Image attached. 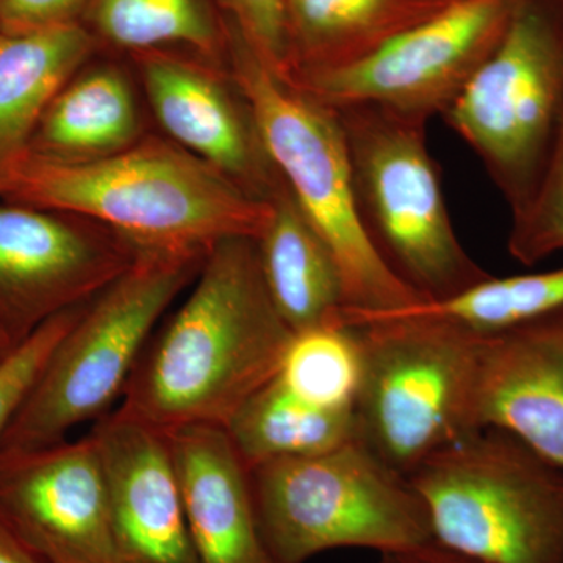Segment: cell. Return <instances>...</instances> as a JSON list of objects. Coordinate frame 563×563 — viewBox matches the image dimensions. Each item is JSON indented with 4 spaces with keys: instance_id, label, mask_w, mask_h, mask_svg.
Wrapping results in <instances>:
<instances>
[{
    "instance_id": "5b68a950",
    "label": "cell",
    "mask_w": 563,
    "mask_h": 563,
    "mask_svg": "<svg viewBox=\"0 0 563 563\" xmlns=\"http://www.w3.org/2000/svg\"><path fill=\"white\" fill-rule=\"evenodd\" d=\"M409 479L444 550L477 563H563V470L517 437L466 433Z\"/></svg>"
},
{
    "instance_id": "44dd1931",
    "label": "cell",
    "mask_w": 563,
    "mask_h": 563,
    "mask_svg": "<svg viewBox=\"0 0 563 563\" xmlns=\"http://www.w3.org/2000/svg\"><path fill=\"white\" fill-rule=\"evenodd\" d=\"M246 468L313 457L355 437L354 410H331L302 401L277 379L258 388L225 426Z\"/></svg>"
},
{
    "instance_id": "30bf717a",
    "label": "cell",
    "mask_w": 563,
    "mask_h": 563,
    "mask_svg": "<svg viewBox=\"0 0 563 563\" xmlns=\"http://www.w3.org/2000/svg\"><path fill=\"white\" fill-rule=\"evenodd\" d=\"M517 0H457L339 68L287 80L332 110L377 107L428 121L443 117L506 31Z\"/></svg>"
},
{
    "instance_id": "ba28073f",
    "label": "cell",
    "mask_w": 563,
    "mask_h": 563,
    "mask_svg": "<svg viewBox=\"0 0 563 563\" xmlns=\"http://www.w3.org/2000/svg\"><path fill=\"white\" fill-rule=\"evenodd\" d=\"M355 329L362 351L358 442L409 476L429 455L479 431L474 391L483 336L417 318Z\"/></svg>"
},
{
    "instance_id": "f546056e",
    "label": "cell",
    "mask_w": 563,
    "mask_h": 563,
    "mask_svg": "<svg viewBox=\"0 0 563 563\" xmlns=\"http://www.w3.org/2000/svg\"><path fill=\"white\" fill-rule=\"evenodd\" d=\"M0 563H47L0 517Z\"/></svg>"
},
{
    "instance_id": "d6986e66",
    "label": "cell",
    "mask_w": 563,
    "mask_h": 563,
    "mask_svg": "<svg viewBox=\"0 0 563 563\" xmlns=\"http://www.w3.org/2000/svg\"><path fill=\"white\" fill-rule=\"evenodd\" d=\"M451 0H285L291 74L339 68L372 54ZM285 80V81H287Z\"/></svg>"
},
{
    "instance_id": "ac0fdd59",
    "label": "cell",
    "mask_w": 563,
    "mask_h": 563,
    "mask_svg": "<svg viewBox=\"0 0 563 563\" xmlns=\"http://www.w3.org/2000/svg\"><path fill=\"white\" fill-rule=\"evenodd\" d=\"M95 41L76 24L0 32V177L31 147L55 96L77 73Z\"/></svg>"
},
{
    "instance_id": "277c9868",
    "label": "cell",
    "mask_w": 563,
    "mask_h": 563,
    "mask_svg": "<svg viewBox=\"0 0 563 563\" xmlns=\"http://www.w3.org/2000/svg\"><path fill=\"white\" fill-rule=\"evenodd\" d=\"M206 255L136 251L135 258L85 307L55 346L27 399L10 422L0 454L68 440L122 399L152 333Z\"/></svg>"
},
{
    "instance_id": "4fadbf2b",
    "label": "cell",
    "mask_w": 563,
    "mask_h": 563,
    "mask_svg": "<svg viewBox=\"0 0 563 563\" xmlns=\"http://www.w3.org/2000/svg\"><path fill=\"white\" fill-rule=\"evenodd\" d=\"M121 563H199L168 433L120 409L96 421Z\"/></svg>"
},
{
    "instance_id": "4dcf8cb0",
    "label": "cell",
    "mask_w": 563,
    "mask_h": 563,
    "mask_svg": "<svg viewBox=\"0 0 563 563\" xmlns=\"http://www.w3.org/2000/svg\"><path fill=\"white\" fill-rule=\"evenodd\" d=\"M18 342H14L13 339L3 331H0V365L13 354V351L18 347Z\"/></svg>"
},
{
    "instance_id": "2e32d148",
    "label": "cell",
    "mask_w": 563,
    "mask_h": 563,
    "mask_svg": "<svg viewBox=\"0 0 563 563\" xmlns=\"http://www.w3.org/2000/svg\"><path fill=\"white\" fill-rule=\"evenodd\" d=\"M199 563H276L263 540L251 473L224 428L169 432Z\"/></svg>"
},
{
    "instance_id": "d4e9b609",
    "label": "cell",
    "mask_w": 563,
    "mask_h": 563,
    "mask_svg": "<svg viewBox=\"0 0 563 563\" xmlns=\"http://www.w3.org/2000/svg\"><path fill=\"white\" fill-rule=\"evenodd\" d=\"M507 250L528 266L563 251V125L531 198L512 211Z\"/></svg>"
},
{
    "instance_id": "f1b7e54d",
    "label": "cell",
    "mask_w": 563,
    "mask_h": 563,
    "mask_svg": "<svg viewBox=\"0 0 563 563\" xmlns=\"http://www.w3.org/2000/svg\"><path fill=\"white\" fill-rule=\"evenodd\" d=\"M379 563H477L470 561L444 550L437 543L422 544V547L412 548V550L395 551V553L380 554Z\"/></svg>"
},
{
    "instance_id": "3957f363",
    "label": "cell",
    "mask_w": 563,
    "mask_h": 563,
    "mask_svg": "<svg viewBox=\"0 0 563 563\" xmlns=\"http://www.w3.org/2000/svg\"><path fill=\"white\" fill-rule=\"evenodd\" d=\"M231 79L274 169L339 263L346 306L336 321L424 301L374 246L358 214L339 113L266 68L233 25L225 33Z\"/></svg>"
},
{
    "instance_id": "6da1fadb",
    "label": "cell",
    "mask_w": 563,
    "mask_h": 563,
    "mask_svg": "<svg viewBox=\"0 0 563 563\" xmlns=\"http://www.w3.org/2000/svg\"><path fill=\"white\" fill-rule=\"evenodd\" d=\"M292 332L274 309L255 239L211 247L187 299L155 329L121 409L162 432L225 428L279 373Z\"/></svg>"
},
{
    "instance_id": "7402d4cb",
    "label": "cell",
    "mask_w": 563,
    "mask_h": 563,
    "mask_svg": "<svg viewBox=\"0 0 563 563\" xmlns=\"http://www.w3.org/2000/svg\"><path fill=\"white\" fill-rule=\"evenodd\" d=\"M561 306L563 268L509 277H495L490 274L487 279L448 298L424 299L395 312L352 318L340 324L361 328L368 322L391 318H417L442 322L459 331L487 339L512 331Z\"/></svg>"
},
{
    "instance_id": "52a82bcc",
    "label": "cell",
    "mask_w": 563,
    "mask_h": 563,
    "mask_svg": "<svg viewBox=\"0 0 563 563\" xmlns=\"http://www.w3.org/2000/svg\"><path fill=\"white\" fill-rule=\"evenodd\" d=\"M342 121L358 214L387 265L424 299L487 279L462 246L428 147V121L377 107L335 110Z\"/></svg>"
},
{
    "instance_id": "ffe728a7",
    "label": "cell",
    "mask_w": 563,
    "mask_h": 563,
    "mask_svg": "<svg viewBox=\"0 0 563 563\" xmlns=\"http://www.w3.org/2000/svg\"><path fill=\"white\" fill-rule=\"evenodd\" d=\"M140 129L139 106L121 70H79L47 107L29 152L55 161H95L139 143Z\"/></svg>"
},
{
    "instance_id": "cb8c5ba5",
    "label": "cell",
    "mask_w": 563,
    "mask_h": 563,
    "mask_svg": "<svg viewBox=\"0 0 563 563\" xmlns=\"http://www.w3.org/2000/svg\"><path fill=\"white\" fill-rule=\"evenodd\" d=\"M362 376L357 329L324 324L292 333L277 379L302 401L354 410Z\"/></svg>"
},
{
    "instance_id": "603a6c76",
    "label": "cell",
    "mask_w": 563,
    "mask_h": 563,
    "mask_svg": "<svg viewBox=\"0 0 563 563\" xmlns=\"http://www.w3.org/2000/svg\"><path fill=\"white\" fill-rule=\"evenodd\" d=\"M91 20L103 38L124 49L157 51L184 44L217 58L221 33L203 0H90Z\"/></svg>"
},
{
    "instance_id": "8fae6325",
    "label": "cell",
    "mask_w": 563,
    "mask_h": 563,
    "mask_svg": "<svg viewBox=\"0 0 563 563\" xmlns=\"http://www.w3.org/2000/svg\"><path fill=\"white\" fill-rule=\"evenodd\" d=\"M136 251L101 225L27 203L0 202V331L21 343L91 301Z\"/></svg>"
},
{
    "instance_id": "5bb4252c",
    "label": "cell",
    "mask_w": 563,
    "mask_h": 563,
    "mask_svg": "<svg viewBox=\"0 0 563 563\" xmlns=\"http://www.w3.org/2000/svg\"><path fill=\"white\" fill-rule=\"evenodd\" d=\"M140 69L154 117L174 144L268 199L279 174L240 91L233 95L214 70L161 51L141 52Z\"/></svg>"
},
{
    "instance_id": "83f0119b",
    "label": "cell",
    "mask_w": 563,
    "mask_h": 563,
    "mask_svg": "<svg viewBox=\"0 0 563 563\" xmlns=\"http://www.w3.org/2000/svg\"><path fill=\"white\" fill-rule=\"evenodd\" d=\"M90 0H0V32L44 31L76 24Z\"/></svg>"
},
{
    "instance_id": "9a60e30c",
    "label": "cell",
    "mask_w": 563,
    "mask_h": 563,
    "mask_svg": "<svg viewBox=\"0 0 563 563\" xmlns=\"http://www.w3.org/2000/svg\"><path fill=\"white\" fill-rule=\"evenodd\" d=\"M476 429H499L563 470V306L483 339Z\"/></svg>"
},
{
    "instance_id": "e0dca14e",
    "label": "cell",
    "mask_w": 563,
    "mask_h": 563,
    "mask_svg": "<svg viewBox=\"0 0 563 563\" xmlns=\"http://www.w3.org/2000/svg\"><path fill=\"white\" fill-rule=\"evenodd\" d=\"M268 201L255 244L274 309L292 333L332 324L346 306L339 263L280 176Z\"/></svg>"
},
{
    "instance_id": "484cf974",
    "label": "cell",
    "mask_w": 563,
    "mask_h": 563,
    "mask_svg": "<svg viewBox=\"0 0 563 563\" xmlns=\"http://www.w3.org/2000/svg\"><path fill=\"white\" fill-rule=\"evenodd\" d=\"M90 302V301H88ZM65 310L44 322L24 342L18 344L13 354L0 365V442L13 421L14 415L27 399L33 385L49 361L55 346L79 320L87 303Z\"/></svg>"
},
{
    "instance_id": "7a4b0ae2",
    "label": "cell",
    "mask_w": 563,
    "mask_h": 563,
    "mask_svg": "<svg viewBox=\"0 0 563 563\" xmlns=\"http://www.w3.org/2000/svg\"><path fill=\"white\" fill-rule=\"evenodd\" d=\"M0 199L90 221L135 251L196 255L235 236L257 239L272 213L268 199L161 140L95 161L25 152L0 177Z\"/></svg>"
},
{
    "instance_id": "8992f818",
    "label": "cell",
    "mask_w": 563,
    "mask_h": 563,
    "mask_svg": "<svg viewBox=\"0 0 563 563\" xmlns=\"http://www.w3.org/2000/svg\"><path fill=\"white\" fill-rule=\"evenodd\" d=\"M250 473L258 526L276 563H306L336 548L385 554L432 542L409 476L355 437L328 453Z\"/></svg>"
},
{
    "instance_id": "4316f807",
    "label": "cell",
    "mask_w": 563,
    "mask_h": 563,
    "mask_svg": "<svg viewBox=\"0 0 563 563\" xmlns=\"http://www.w3.org/2000/svg\"><path fill=\"white\" fill-rule=\"evenodd\" d=\"M231 24L266 68L280 79L291 74V44L285 0H222Z\"/></svg>"
},
{
    "instance_id": "9c48e42d",
    "label": "cell",
    "mask_w": 563,
    "mask_h": 563,
    "mask_svg": "<svg viewBox=\"0 0 563 563\" xmlns=\"http://www.w3.org/2000/svg\"><path fill=\"white\" fill-rule=\"evenodd\" d=\"M442 118L510 213L525 206L563 125V0H517L501 40Z\"/></svg>"
},
{
    "instance_id": "7c38bea8",
    "label": "cell",
    "mask_w": 563,
    "mask_h": 563,
    "mask_svg": "<svg viewBox=\"0 0 563 563\" xmlns=\"http://www.w3.org/2000/svg\"><path fill=\"white\" fill-rule=\"evenodd\" d=\"M0 517L47 563H121L91 433L0 454Z\"/></svg>"
},
{
    "instance_id": "1f68e13d",
    "label": "cell",
    "mask_w": 563,
    "mask_h": 563,
    "mask_svg": "<svg viewBox=\"0 0 563 563\" xmlns=\"http://www.w3.org/2000/svg\"><path fill=\"white\" fill-rule=\"evenodd\" d=\"M451 2H457V0H451Z\"/></svg>"
}]
</instances>
